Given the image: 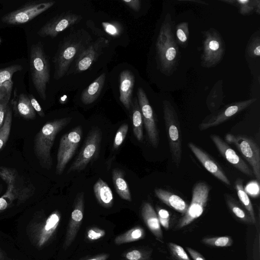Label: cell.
Returning a JSON list of instances; mask_svg holds the SVG:
<instances>
[{
  "label": "cell",
  "mask_w": 260,
  "mask_h": 260,
  "mask_svg": "<svg viewBox=\"0 0 260 260\" xmlns=\"http://www.w3.org/2000/svg\"><path fill=\"white\" fill-rule=\"evenodd\" d=\"M91 41L90 36L82 29L70 33L62 40L53 59L54 79L65 76L72 62Z\"/></svg>",
  "instance_id": "cell-1"
},
{
  "label": "cell",
  "mask_w": 260,
  "mask_h": 260,
  "mask_svg": "<svg viewBox=\"0 0 260 260\" xmlns=\"http://www.w3.org/2000/svg\"><path fill=\"white\" fill-rule=\"evenodd\" d=\"M0 178L7 185L5 193L0 197V213L14 202L17 205L24 203L35 193L33 184L20 176L15 168L0 166Z\"/></svg>",
  "instance_id": "cell-2"
},
{
  "label": "cell",
  "mask_w": 260,
  "mask_h": 260,
  "mask_svg": "<svg viewBox=\"0 0 260 260\" xmlns=\"http://www.w3.org/2000/svg\"><path fill=\"white\" fill-rule=\"evenodd\" d=\"M71 117L56 119L46 122L36 135L34 151L40 166L49 170L53 165L51 149L58 133L72 121Z\"/></svg>",
  "instance_id": "cell-3"
},
{
  "label": "cell",
  "mask_w": 260,
  "mask_h": 260,
  "mask_svg": "<svg viewBox=\"0 0 260 260\" xmlns=\"http://www.w3.org/2000/svg\"><path fill=\"white\" fill-rule=\"evenodd\" d=\"M170 16H166L162 23L156 42V51L161 71L171 73L178 59L179 50L172 30Z\"/></svg>",
  "instance_id": "cell-4"
},
{
  "label": "cell",
  "mask_w": 260,
  "mask_h": 260,
  "mask_svg": "<svg viewBox=\"0 0 260 260\" xmlns=\"http://www.w3.org/2000/svg\"><path fill=\"white\" fill-rule=\"evenodd\" d=\"M29 66L34 86L40 97L45 100L47 86L50 78V64L41 42L31 46Z\"/></svg>",
  "instance_id": "cell-5"
},
{
  "label": "cell",
  "mask_w": 260,
  "mask_h": 260,
  "mask_svg": "<svg viewBox=\"0 0 260 260\" xmlns=\"http://www.w3.org/2000/svg\"><path fill=\"white\" fill-rule=\"evenodd\" d=\"M163 113L171 158L175 165L179 167L182 154V139L179 120L176 110L168 101L163 102Z\"/></svg>",
  "instance_id": "cell-6"
},
{
  "label": "cell",
  "mask_w": 260,
  "mask_h": 260,
  "mask_svg": "<svg viewBox=\"0 0 260 260\" xmlns=\"http://www.w3.org/2000/svg\"><path fill=\"white\" fill-rule=\"evenodd\" d=\"M210 191L209 186L205 182L200 181L194 185L190 204L179 219L175 230L184 228L201 216L207 205Z\"/></svg>",
  "instance_id": "cell-7"
},
{
  "label": "cell",
  "mask_w": 260,
  "mask_h": 260,
  "mask_svg": "<svg viewBox=\"0 0 260 260\" xmlns=\"http://www.w3.org/2000/svg\"><path fill=\"white\" fill-rule=\"evenodd\" d=\"M102 138V133L99 127H94L89 131L80 151L69 168L68 174L84 170L96 158L100 151Z\"/></svg>",
  "instance_id": "cell-8"
},
{
  "label": "cell",
  "mask_w": 260,
  "mask_h": 260,
  "mask_svg": "<svg viewBox=\"0 0 260 260\" xmlns=\"http://www.w3.org/2000/svg\"><path fill=\"white\" fill-rule=\"evenodd\" d=\"M225 140L234 145L251 168L254 176L260 180V149L258 144L251 138L243 135L228 134Z\"/></svg>",
  "instance_id": "cell-9"
},
{
  "label": "cell",
  "mask_w": 260,
  "mask_h": 260,
  "mask_svg": "<svg viewBox=\"0 0 260 260\" xmlns=\"http://www.w3.org/2000/svg\"><path fill=\"white\" fill-rule=\"evenodd\" d=\"M225 44L220 33L210 28L204 33L202 65L211 68L218 64L222 60L225 52Z\"/></svg>",
  "instance_id": "cell-10"
},
{
  "label": "cell",
  "mask_w": 260,
  "mask_h": 260,
  "mask_svg": "<svg viewBox=\"0 0 260 260\" xmlns=\"http://www.w3.org/2000/svg\"><path fill=\"white\" fill-rule=\"evenodd\" d=\"M55 3L54 1H30L19 9L4 15L1 20L9 25L26 23L52 7Z\"/></svg>",
  "instance_id": "cell-11"
},
{
  "label": "cell",
  "mask_w": 260,
  "mask_h": 260,
  "mask_svg": "<svg viewBox=\"0 0 260 260\" xmlns=\"http://www.w3.org/2000/svg\"><path fill=\"white\" fill-rule=\"evenodd\" d=\"M82 135V127L78 125L61 137L57 154L56 174H62L67 165L74 155L81 141Z\"/></svg>",
  "instance_id": "cell-12"
},
{
  "label": "cell",
  "mask_w": 260,
  "mask_h": 260,
  "mask_svg": "<svg viewBox=\"0 0 260 260\" xmlns=\"http://www.w3.org/2000/svg\"><path fill=\"white\" fill-rule=\"evenodd\" d=\"M256 100V99H251L234 102L224 106L220 109H218L202 120L199 125V129L200 131H204L221 124L249 107Z\"/></svg>",
  "instance_id": "cell-13"
},
{
  "label": "cell",
  "mask_w": 260,
  "mask_h": 260,
  "mask_svg": "<svg viewBox=\"0 0 260 260\" xmlns=\"http://www.w3.org/2000/svg\"><path fill=\"white\" fill-rule=\"evenodd\" d=\"M137 96L149 141L153 147L157 148L159 145V138L153 109L142 87L138 88Z\"/></svg>",
  "instance_id": "cell-14"
},
{
  "label": "cell",
  "mask_w": 260,
  "mask_h": 260,
  "mask_svg": "<svg viewBox=\"0 0 260 260\" xmlns=\"http://www.w3.org/2000/svg\"><path fill=\"white\" fill-rule=\"evenodd\" d=\"M82 19L81 15L67 12L51 19L38 31V35L43 38L56 37L59 33L79 22Z\"/></svg>",
  "instance_id": "cell-15"
},
{
  "label": "cell",
  "mask_w": 260,
  "mask_h": 260,
  "mask_svg": "<svg viewBox=\"0 0 260 260\" xmlns=\"http://www.w3.org/2000/svg\"><path fill=\"white\" fill-rule=\"evenodd\" d=\"M60 218V212L56 210L44 221L36 225L32 235L37 246L42 247L52 239L59 225Z\"/></svg>",
  "instance_id": "cell-16"
},
{
  "label": "cell",
  "mask_w": 260,
  "mask_h": 260,
  "mask_svg": "<svg viewBox=\"0 0 260 260\" xmlns=\"http://www.w3.org/2000/svg\"><path fill=\"white\" fill-rule=\"evenodd\" d=\"M109 41L104 37H100L96 41H91L81 52L75 60V71L77 73L88 70L97 59L104 48Z\"/></svg>",
  "instance_id": "cell-17"
},
{
  "label": "cell",
  "mask_w": 260,
  "mask_h": 260,
  "mask_svg": "<svg viewBox=\"0 0 260 260\" xmlns=\"http://www.w3.org/2000/svg\"><path fill=\"white\" fill-rule=\"evenodd\" d=\"M84 209V193L81 192L76 196L74 208L67 229L63 248H68L74 241L82 224Z\"/></svg>",
  "instance_id": "cell-18"
},
{
  "label": "cell",
  "mask_w": 260,
  "mask_h": 260,
  "mask_svg": "<svg viewBox=\"0 0 260 260\" xmlns=\"http://www.w3.org/2000/svg\"><path fill=\"white\" fill-rule=\"evenodd\" d=\"M210 138L220 154L226 161L246 175L254 176L252 170L246 162L219 136L212 134L210 135Z\"/></svg>",
  "instance_id": "cell-19"
},
{
  "label": "cell",
  "mask_w": 260,
  "mask_h": 260,
  "mask_svg": "<svg viewBox=\"0 0 260 260\" xmlns=\"http://www.w3.org/2000/svg\"><path fill=\"white\" fill-rule=\"evenodd\" d=\"M188 146L206 170L226 185H231L230 180L220 166L206 151L191 142L188 143Z\"/></svg>",
  "instance_id": "cell-20"
},
{
  "label": "cell",
  "mask_w": 260,
  "mask_h": 260,
  "mask_svg": "<svg viewBox=\"0 0 260 260\" xmlns=\"http://www.w3.org/2000/svg\"><path fill=\"white\" fill-rule=\"evenodd\" d=\"M142 218L149 231L156 239L164 243L163 233L157 213L151 204L148 202L143 204L141 211Z\"/></svg>",
  "instance_id": "cell-21"
},
{
  "label": "cell",
  "mask_w": 260,
  "mask_h": 260,
  "mask_svg": "<svg viewBox=\"0 0 260 260\" xmlns=\"http://www.w3.org/2000/svg\"><path fill=\"white\" fill-rule=\"evenodd\" d=\"M119 77V100L124 107L129 110L132 104L135 76L131 71L125 70L121 72Z\"/></svg>",
  "instance_id": "cell-22"
},
{
  "label": "cell",
  "mask_w": 260,
  "mask_h": 260,
  "mask_svg": "<svg viewBox=\"0 0 260 260\" xmlns=\"http://www.w3.org/2000/svg\"><path fill=\"white\" fill-rule=\"evenodd\" d=\"M156 196L162 202L184 215L189 205L180 197L168 190L157 188L154 189Z\"/></svg>",
  "instance_id": "cell-23"
},
{
  "label": "cell",
  "mask_w": 260,
  "mask_h": 260,
  "mask_svg": "<svg viewBox=\"0 0 260 260\" xmlns=\"http://www.w3.org/2000/svg\"><path fill=\"white\" fill-rule=\"evenodd\" d=\"M95 197L101 206L110 208L113 204V195L108 184L99 178L93 185Z\"/></svg>",
  "instance_id": "cell-24"
},
{
  "label": "cell",
  "mask_w": 260,
  "mask_h": 260,
  "mask_svg": "<svg viewBox=\"0 0 260 260\" xmlns=\"http://www.w3.org/2000/svg\"><path fill=\"white\" fill-rule=\"evenodd\" d=\"M106 79V74H102L82 93L81 100L85 105L93 103L100 95L104 86Z\"/></svg>",
  "instance_id": "cell-25"
},
{
  "label": "cell",
  "mask_w": 260,
  "mask_h": 260,
  "mask_svg": "<svg viewBox=\"0 0 260 260\" xmlns=\"http://www.w3.org/2000/svg\"><path fill=\"white\" fill-rule=\"evenodd\" d=\"M224 199L230 210L240 221L248 224H255L249 212L235 198L225 194Z\"/></svg>",
  "instance_id": "cell-26"
},
{
  "label": "cell",
  "mask_w": 260,
  "mask_h": 260,
  "mask_svg": "<svg viewBox=\"0 0 260 260\" xmlns=\"http://www.w3.org/2000/svg\"><path fill=\"white\" fill-rule=\"evenodd\" d=\"M112 180L118 196L123 200L131 202L132 196L128 184L124 179V172L115 168L112 171Z\"/></svg>",
  "instance_id": "cell-27"
},
{
  "label": "cell",
  "mask_w": 260,
  "mask_h": 260,
  "mask_svg": "<svg viewBox=\"0 0 260 260\" xmlns=\"http://www.w3.org/2000/svg\"><path fill=\"white\" fill-rule=\"evenodd\" d=\"M14 108L15 111L22 118L26 119H32L36 116L34 110L28 96L21 93L14 102Z\"/></svg>",
  "instance_id": "cell-28"
},
{
  "label": "cell",
  "mask_w": 260,
  "mask_h": 260,
  "mask_svg": "<svg viewBox=\"0 0 260 260\" xmlns=\"http://www.w3.org/2000/svg\"><path fill=\"white\" fill-rule=\"evenodd\" d=\"M239 8V13L243 15H248L254 11L260 14V1L259 0H224L221 1Z\"/></svg>",
  "instance_id": "cell-29"
},
{
  "label": "cell",
  "mask_w": 260,
  "mask_h": 260,
  "mask_svg": "<svg viewBox=\"0 0 260 260\" xmlns=\"http://www.w3.org/2000/svg\"><path fill=\"white\" fill-rule=\"evenodd\" d=\"M145 236L144 229L140 226H136L116 237L114 241L116 245H119L140 240L144 238Z\"/></svg>",
  "instance_id": "cell-30"
},
{
  "label": "cell",
  "mask_w": 260,
  "mask_h": 260,
  "mask_svg": "<svg viewBox=\"0 0 260 260\" xmlns=\"http://www.w3.org/2000/svg\"><path fill=\"white\" fill-rule=\"evenodd\" d=\"M235 188L241 205L250 214L253 220L256 223V218L251 201L243 187V180L238 178L235 183Z\"/></svg>",
  "instance_id": "cell-31"
},
{
  "label": "cell",
  "mask_w": 260,
  "mask_h": 260,
  "mask_svg": "<svg viewBox=\"0 0 260 260\" xmlns=\"http://www.w3.org/2000/svg\"><path fill=\"white\" fill-rule=\"evenodd\" d=\"M132 121L133 132L136 139L140 142L143 140V120L138 102L135 99L133 105Z\"/></svg>",
  "instance_id": "cell-32"
},
{
  "label": "cell",
  "mask_w": 260,
  "mask_h": 260,
  "mask_svg": "<svg viewBox=\"0 0 260 260\" xmlns=\"http://www.w3.org/2000/svg\"><path fill=\"white\" fill-rule=\"evenodd\" d=\"M12 113L11 109L8 106L6 111L4 123L0 128V150L5 145L9 138L12 126Z\"/></svg>",
  "instance_id": "cell-33"
},
{
  "label": "cell",
  "mask_w": 260,
  "mask_h": 260,
  "mask_svg": "<svg viewBox=\"0 0 260 260\" xmlns=\"http://www.w3.org/2000/svg\"><path fill=\"white\" fill-rule=\"evenodd\" d=\"M152 251L143 248H135L127 250L122 254L124 260H152Z\"/></svg>",
  "instance_id": "cell-34"
},
{
  "label": "cell",
  "mask_w": 260,
  "mask_h": 260,
  "mask_svg": "<svg viewBox=\"0 0 260 260\" xmlns=\"http://www.w3.org/2000/svg\"><path fill=\"white\" fill-rule=\"evenodd\" d=\"M202 242L207 245L217 247H227L233 244V240L230 236L215 237H205L202 240Z\"/></svg>",
  "instance_id": "cell-35"
},
{
  "label": "cell",
  "mask_w": 260,
  "mask_h": 260,
  "mask_svg": "<svg viewBox=\"0 0 260 260\" xmlns=\"http://www.w3.org/2000/svg\"><path fill=\"white\" fill-rule=\"evenodd\" d=\"M176 37L178 43L182 47H186L189 38L188 24L186 22L179 23L176 27Z\"/></svg>",
  "instance_id": "cell-36"
},
{
  "label": "cell",
  "mask_w": 260,
  "mask_h": 260,
  "mask_svg": "<svg viewBox=\"0 0 260 260\" xmlns=\"http://www.w3.org/2000/svg\"><path fill=\"white\" fill-rule=\"evenodd\" d=\"M22 67L20 64H13L0 69V86L6 82H13L12 80L14 74L21 71Z\"/></svg>",
  "instance_id": "cell-37"
},
{
  "label": "cell",
  "mask_w": 260,
  "mask_h": 260,
  "mask_svg": "<svg viewBox=\"0 0 260 260\" xmlns=\"http://www.w3.org/2000/svg\"><path fill=\"white\" fill-rule=\"evenodd\" d=\"M247 54L251 58H255L260 56V38L259 35L251 38L247 45Z\"/></svg>",
  "instance_id": "cell-38"
},
{
  "label": "cell",
  "mask_w": 260,
  "mask_h": 260,
  "mask_svg": "<svg viewBox=\"0 0 260 260\" xmlns=\"http://www.w3.org/2000/svg\"><path fill=\"white\" fill-rule=\"evenodd\" d=\"M168 247L172 256L176 260H191L181 246L174 243H169Z\"/></svg>",
  "instance_id": "cell-39"
},
{
  "label": "cell",
  "mask_w": 260,
  "mask_h": 260,
  "mask_svg": "<svg viewBox=\"0 0 260 260\" xmlns=\"http://www.w3.org/2000/svg\"><path fill=\"white\" fill-rule=\"evenodd\" d=\"M128 130V125L127 123L122 124L118 129L113 142V148L118 149L124 142Z\"/></svg>",
  "instance_id": "cell-40"
},
{
  "label": "cell",
  "mask_w": 260,
  "mask_h": 260,
  "mask_svg": "<svg viewBox=\"0 0 260 260\" xmlns=\"http://www.w3.org/2000/svg\"><path fill=\"white\" fill-rule=\"evenodd\" d=\"M13 87V82H6L0 86V103L8 104Z\"/></svg>",
  "instance_id": "cell-41"
},
{
  "label": "cell",
  "mask_w": 260,
  "mask_h": 260,
  "mask_svg": "<svg viewBox=\"0 0 260 260\" xmlns=\"http://www.w3.org/2000/svg\"><path fill=\"white\" fill-rule=\"evenodd\" d=\"M157 215L160 225L166 230L170 227V215L169 211L159 207L156 208Z\"/></svg>",
  "instance_id": "cell-42"
},
{
  "label": "cell",
  "mask_w": 260,
  "mask_h": 260,
  "mask_svg": "<svg viewBox=\"0 0 260 260\" xmlns=\"http://www.w3.org/2000/svg\"><path fill=\"white\" fill-rule=\"evenodd\" d=\"M105 235L104 230L98 227H91L87 230L86 237L88 240L95 241L103 238Z\"/></svg>",
  "instance_id": "cell-43"
},
{
  "label": "cell",
  "mask_w": 260,
  "mask_h": 260,
  "mask_svg": "<svg viewBox=\"0 0 260 260\" xmlns=\"http://www.w3.org/2000/svg\"><path fill=\"white\" fill-rule=\"evenodd\" d=\"M103 26L107 33L113 37L119 36L120 26L116 23L103 22Z\"/></svg>",
  "instance_id": "cell-44"
},
{
  "label": "cell",
  "mask_w": 260,
  "mask_h": 260,
  "mask_svg": "<svg viewBox=\"0 0 260 260\" xmlns=\"http://www.w3.org/2000/svg\"><path fill=\"white\" fill-rule=\"evenodd\" d=\"M28 96L35 112H36L41 117H44L45 116V113L41 105L38 103V101L36 100L35 96L31 94H29Z\"/></svg>",
  "instance_id": "cell-45"
},
{
  "label": "cell",
  "mask_w": 260,
  "mask_h": 260,
  "mask_svg": "<svg viewBox=\"0 0 260 260\" xmlns=\"http://www.w3.org/2000/svg\"><path fill=\"white\" fill-rule=\"evenodd\" d=\"M122 2L136 12H138L141 9V1L140 0H122Z\"/></svg>",
  "instance_id": "cell-46"
},
{
  "label": "cell",
  "mask_w": 260,
  "mask_h": 260,
  "mask_svg": "<svg viewBox=\"0 0 260 260\" xmlns=\"http://www.w3.org/2000/svg\"><path fill=\"white\" fill-rule=\"evenodd\" d=\"M186 250L193 260H206L203 255L196 250L190 247H186Z\"/></svg>",
  "instance_id": "cell-47"
},
{
  "label": "cell",
  "mask_w": 260,
  "mask_h": 260,
  "mask_svg": "<svg viewBox=\"0 0 260 260\" xmlns=\"http://www.w3.org/2000/svg\"><path fill=\"white\" fill-rule=\"evenodd\" d=\"M246 189L247 191H248L251 196H255L257 191L259 192L258 185L255 182H250L246 186Z\"/></svg>",
  "instance_id": "cell-48"
},
{
  "label": "cell",
  "mask_w": 260,
  "mask_h": 260,
  "mask_svg": "<svg viewBox=\"0 0 260 260\" xmlns=\"http://www.w3.org/2000/svg\"><path fill=\"white\" fill-rule=\"evenodd\" d=\"M8 107V104L0 103V128H1L4 123Z\"/></svg>",
  "instance_id": "cell-49"
},
{
  "label": "cell",
  "mask_w": 260,
  "mask_h": 260,
  "mask_svg": "<svg viewBox=\"0 0 260 260\" xmlns=\"http://www.w3.org/2000/svg\"><path fill=\"white\" fill-rule=\"evenodd\" d=\"M109 254L107 253L100 254L84 260H107Z\"/></svg>",
  "instance_id": "cell-50"
},
{
  "label": "cell",
  "mask_w": 260,
  "mask_h": 260,
  "mask_svg": "<svg viewBox=\"0 0 260 260\" xmlns=\"http://www.w3.org/2000/svg\"><path fill=\"white\" fill-rule=\"evenodd\" d=\"M2 190H3L2 186L1 184H0V194H1V193L2 192Z\"/></svg>",
  "instance_id": "cell-51"
}]
</instances>
